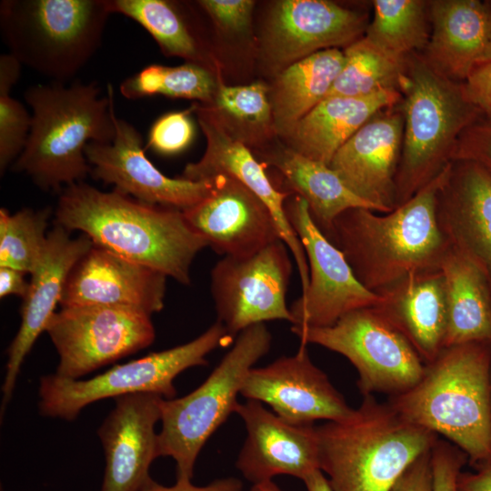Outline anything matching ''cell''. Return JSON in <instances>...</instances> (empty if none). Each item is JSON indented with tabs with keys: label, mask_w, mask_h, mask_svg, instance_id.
Instances as JSON below:
<instances>
[{
	"label": "cell",
	"mask_w": 491,
	"mask_h": 491,
	"mask_svg": "<svg viewBox=\"0 0 491 491\" xmlns=\"http://www.w3.org/2000/svg\"><path fill=\"white\" fill-rule=\"evenodd\" d=\"M367 14L327 0H282L266 25L263 51L279 72L316 52L346 47L365 35Z\"/></svg>",
	"instance_id": "9a60e30c"
},
{
	"label": "cell",
	"mask_w": 491,
	"mask_h": 491,
	"mask_svg": "<svg viewBox=\"0 0 491 491\" xmlns=\"http://www.w3.org/2000/svg\"><path fill=\"white\" fill-rule=\"evenodd\" d=\"M115 135L112 143H89L85 149L90 174L105 184L142 203L184 211L207 197L212 179L191 181L171 178L147 158L136 128L114 114Z\"/></svg>",
	"instance_id": "5bb4252c"
},
{
	"label": "cell",
	"mask_w": 491,
	"mask_h": 491,
	"mask_svg": "<svg viewBox=\"0 0 491 491\" xmlns=\"http://www.w3.org/2000/svg\"><path fill=\"white\" fill-rule=\"evenodd\" d=\"M270 88L262 82L226 85L218 75L217 86L206 110L235 139L246 145H259L276 133Z\"/></svg>",
	"instance_id": "1f68e13d"
},
{
	"label": "cell",
	"mask_w": 491,
	"mask_h": 491,
	"mask_svg": "<svg viewBox=\"0 0 491 491\" xmlns=\"http://www.w3.org/2000/svg\"><path fill=\"white\" fill-rule=\"evenodd\" d=\"M50 208H24L13 215L0 209V266L32 274L46 246Z\"/></svg>",
	"instance_id": "d590c367"
},
{
	"label": "cell",
	"mask_w": 491,
	"mask_h": 491,
	"mask_svg": "<svg viewBox=\"0 0 491 491\" xmlns=\"http://www.w3.org/2000/svg\"><path fill=\"white\" fill-rule=\"evenodd\" d=\"M272 336L265 323L243 330L231 349L196 389L161 405L158 457L171 456L176 478L191 479L195 460L213 433L235 413L247 373L266 356Z\"/></svg>",
	"instance_id": "ba28073f"
},
{
	"label": "cell",
	"mask_w": 491,
	"mask_h": 491,
	"mask_svg": "<svg viewBox=\"0 0 491 491\" xmlns=\"http://www.w3.org/2000/svg\"><path fill=\"white\" fill-rule=\"evenodd\" d=\"M21 63L10 53L0 55V171L3 174L25 145L31 116L9 94L20 76Z\"/></svg>",
	"instance_id": "8d00e7d4"
},
{
	"label": "cell",
	"mask_w": 491,
	"mask_h": 491,
	"mask_svg": "<svg viewBox=\"0 0 491 491\" xmlns=\"http://www.w3.org/2000/svg\"><path fill=\"white\" fill-rule=\"evenodd\" d=\"M166 278L94 245L69 273L60 305L124 306L151 316L164 308Z\"/></svg>",
	"instance_id": "44dd1931"
},
{
	"label": "cell",
	"mask_w": 491,
	"mask_h": 491,
	"mask_svg": "<svg viewBox=\"0 0 491 491\" xmlns=\"http://www.w3.org/2000/svg\"><path fill=\"white\" fill-rule=\"evenodd\" d=\"M365 36L398 57L423 53L431 32L426 0H374Z\"/></svg>",
	"instance_id": "836d02e7"
},
{
	"label": "cell",
	"mask_w": 491,
	"mask_h": 491,
	"mask_svg": "<svg viewBox=\"0 0 491 491\" xmlns=\"http://www.w3.org/2000/svg\"><path fill=\"white\" fill-rule=\"evenodd\" d=\"M440 270L445 280L447 306L444 347L491 343V285L485 274L452 247Z\"/></svg>",
	"instance_id": "f1b7e54d"
},
{
	"label": "cell",
	"mask_w": 491,
	"mask_h": 491,
	"mask_svg": "<svg viewBox=\"0 0 491 491\" xmlns=\"http://www.w3.org/2000/svg\"><path fill=\"white\" fill-rule=\"evenodd\" d=\"M193 108L168 112L152 125L145 147L161 155H175L186 149L195 137V125L190 116Z\"/></svg>",
	"instance_id": "74e56055"
},
{
	"label": "cell",
	"mask_w": 491,
	"mask_h": 491,
	"mask_svg": "<svg viewBox=\"0 0 491 491\" xmlns=\"http://www.w3.org/2000/svg\"><path fill=\"white\" fill-rule=\"evenodd\" d=\"M291 251L277 240L245 256H224L211 271L217 321L234 339L247 327L273 320L292 323L286 293Z\"/></svg>",
	"instance_id": "7c38bea8"
},
{
	"label": "cell",
	"mask_w": 491,
	"mask_h": 491,
	"mask_svg": "<svg viewBox=\"0 0 491 491\" xmlns=\"http://www.w3.org/2000/svg\"><path fill=\"white\" fill-rule=\"evenodd\" d=\"M109 0H4L3 39L21 65L65 84L98 50Z\"/></svg>",
	"instance_id": "52a82bcc"
},
{
	"label": "cell",
	"mask_w": 491,
	"mask_h": 491,
	"mask_svg": "<svg viewBox=\"0 0 491 491\" xmlns=\"http://www.w3.org/2000/svg\"><path fill=\"white\" fill-rule=\"evenodd\" d=\"M210 179L211 194L183 211L209 246L224 256H245L281 240L271 211L248 187L225 174Z\"/></svg>",
	"instance_id": "e0dca14e"
},
{
	"label": "cell",
	"mask_w": 491,
	"mask_h": 491,
	"mask_svg": "<svg viewBox=\"0 0 491 491\" xmlns=\"http://www.w3.org/2000/svg\"><path fill=\"white\" fill-rule=\"evenodd\" d=\"M285 210L309 268L307 289L289 307L292 326H329L349 312L376 306L379 296L356 279L344 254L313 221L306 202L293 195Z\"/></svg>",
	"instance_id": "4fadbf2b"
},
{
	"label": "cell",
	"mask_w": 491,
	"mask_h": 491,
	"mask_svg": "<svg viewBox=\"0 0 491 491\" xmlns=\"http://www.w3.org/2000/svg\"><path fill=\"white\" fill-rule=\"evenodd\" d=\"M431 449L418 456L389 491H431Z\"/></svg>",
	"instance_id": "7bdbcfd3"
},
{
	"label": "cell",
	"mask_w": 491,
	"mask_h": 491,
	"mask_svg": "<svg viewBox=\"0 0 491 491\" xmlns=\"http://www.w3.org/2000/svg\"><path fill=\"white\" fill-rule=\"evenodd\" d=\"M302 345L315 344L349 360L366 396L401 394L423 376L425 364L406 340L373 306L354 310L325 327L291 326Z\"/></svg>",
	"instance_id": "30bf717a"
},
{
	"label": "cell",
	"mask_w": 491,
	"mask_h": 491,
	"mask_svg": "<svg viewBox=\"0 0 491 491\" xmlns=\"http://www.w3.org/2000/svg\"><path fill=\"white\" fill-rule=\"evenodd\" d=\"M219 321L188 343L147 355L90 379H68L55 375L40 378L39 411L50 417L72 421L87 405L108 397L155 393L165 399L176 395L175 378L189 367L207 365L205 356L233 342Z\"/></svg>",
	"instance_id": "9c48e42d"
},
{
	"label": "cell",
	"mask_w": 491,
	"mask_h": 491,
	"mask_svg": "<svg viewBox=\"0 0 491 491\" xmlns=\"http://www.w3.org/2000/svg\"><path fill=\"white\" fill-rule=\"evenodd\" d=\"M373 307L411 344L424 364L444 348L447 326L441 270L408 276L377 294Z\"/></svg>",
	"instance_id": "d4e9b609"
},
{
	"label": "cell",
	"mask_w": 491,
	"mask_h": 491,
	"mask_svg": "<svg viewBox=\"0 0 491 491\" xmlns=\"http://www.w3.org/2000/svg\"><path fill=\"white\" fill-rule=\"evenodd\" d=\"M458 491H491V463L475 468L474 472H461Z\"/></svg>",
	"instance_id": "bcb514c9"
},
{
	"label": "cell",
	"mask_w": 491,
	"mask_h": 491,
	"mask_svg": "<svg viewBox=\"0 0 491 491\" xmlns=\"http://www.w3.org/2000/svg\"><path fill=\"white\" fill-rule=\"evenodd\" d=\"M402 101L398 91L368 96H328L294 127L288 147L329 165L337 150L378 112Z\"/></svg>",
	"instance_id": "4316f807"
},
{
	"label": "cell",
	"mask_w": 491,
	"mask_h": 491,
	"mask_svg": "<svg viewBox=\"0 0 491 491\" xmlns=\"http://www.w3.org/2000/svg\"><path fill=\"white\" fill-rule=\"evenodd\" d=\"M491 343L444 347L410 389L387 403L406 420L444 436L475 468L491 463Z\"/></svg>",
	"instance_id": "277c9868"
},
{
	"label": "cell",
	"mask_w": 491,
	"mask_h": 491,
	"mask_svg": "<svg viewBox=\"0 0 491 491\" xmlns=\"http://www.w3.org/2000/svg\"><path fill=\"white\" fill-rule=\"evenodd\" d=\"M260 161L281 175L285 192L303 198L310 215L326 235L335 219L352 208L377 212L376 207L354 194L327 165L304 156L290 147L265 151Z\"/></svg>",
	"instance_id": "83f0119b"
},
{
	"label": "cell",
	"mask_w": 491,
	"mask_h": 491,
	"mask_svg": "<svg viewBox=\"0 0 491 491\" xmlns=\"http://www.w3.org/2000/svg\"><path fill=\"white\" fill-rule=\"evenodd\" d=\"M431 32L423 56L446 77L464 83L491 38V0H429Z\"/></svg>",
	"instance_id": "484cf974"
},
{
	"label": "cell",
	"mask_w": 491,
	"mask_h": 491,
	"mask_svg": "<svg viewBox=\"0 0 491 491\" xmlns=\"http://www.w3.org/2000/svg\"><path fill=\"white\" fill-rule=\"evenodd\" d=\"M242 482L235 477L220 478L203 486L193 485L191 479L176 478L174 486H165L149 476L140 491H242Z\"/></svg>",
	"instance_id": "ee69618b"
},
{
	"label": "cell",
	"mask_w": 491,
	"mask_h": 491,
	"mask_svg": "<svg viewBox=\"0 0 491 491\" xmlns=\"http://www.w3.org/2000/svg\"><path fill=\"white\" fill-rule=\"evenodd\" d=\"M206 140L203 156L185 165L183 178L205 181L216 175H230L248 187L271 211L281 240L291 251L299 274L302 293L309 284V268L300 240L293 230L285 210L289 194L280 191L266 173V165L256 158L247 145L232 137L218 121L198 104L192 106Z\"/></svg>",
	"instance_id": "ac0fdd59"
},
{
	"label": "cell",
	"mask_w": 491,
	"mask_h": 491,
	"mask_svg": "<svg viewBox=\"0 0 491 491\" xmlns=\"http://www.w3.org/2000/svg\"><path fill=\"white\" fill-rule=\"evenodd\" d=\"M56 225L79 230L96 246L188 285L196 255L206 240L183 211L142 203L117 190L103 192L83 182L62 191Z\"/></svg>",
	"instance_id": "6da1fadb"
},
{
	"label": "cell",
	"mask_w": 491,
	"mask_h": 491,
	"mask_svg": "<svg viewBox=\"0 0 491 491\" xmlns=\"http://www.w3.org/2000/svg\"><path fill=\"white\" fill-rule=\"evenodd\" d=\"M436 215L450 246L491 285V173L473 161L451 162L437 194Z\"/></svg>",
	"instance_id": "cb8c5ba5"
},
{
	"label": "cell",
	"mask_w": 491,
	"mask_h": 491,
	"mask_svg": "<svg viewBox=\"0 0 491 491\" xmlns=\"http://www.w3.org/2000/svg\"><path fill=\"white\" fill-rule=\"evenodd\" d=\"M115 399L97 431L105 460L101 491H140L158 457L155 426L161 419L164 397L135 393Z\"/></svg>",
	"instance_id": "7402d4cb"
},
{
	"label": "cell",
	"mask_w": 491,
	"mask_h": 491,
	"mask_svg": "<svg viewBox=\"0 0 491 491\" xmlns=\"http://www.w3.org/2000/svg\"><path fill=\"white\" fill-rule=\"evenodd\" d=\"M489 418H490V430H491V366L489 374Z\"/></svg>",
	"instance_id": "f907efd6"
},
{
	"label": "cell",
	"mask_w": 491,
	"mask_h": 491,
	"mask_svg": "<svg viewBox=\"0 0 491 491\" xmlns=\"http://www.w3.org/2000/svg\"><path fill=\"white\" fill-rule=\"evenodd\" d=\"M235 413L244 421L247 434L235 466L253 485L278 475L303 480L320 469L314 425L289 424L252 399L238 402Z\"/></svg>",
	"instance_id": "ffe728a7"
},
{
	"label": "cell",
	"mask_w": 491,
	"mask_h": 491,
	"mask_svg": "<svg viewBox=\"0 0 491 491\" xmlns=\"http://www.w3.org/2000/svg\"><path fill=\"white\" fill-rule=\"evenodd\" d=\"M307 491H334L328 479L320 470H315L302 480Z\"/></svg>",
	"instance_id": "7dc6e473"
},
{
	"label": "cell",
	"mask_w": 491,
	"mask_h": 491,
	"mask_svg": "<svg viewBox=\"0 0 491 491\" xmlns=\"http://www.w3.org/2000/svg\"><path fill=\"white\" fill-rule=\"evenodd\" d=\"M25 274L18 269L1 266L0 267V296L5 297L10 295L21 296L23 299L26 296L30 282L25 280Z\"/></svg>",
	"instance_id": "f6af8a7d"
},
{
	"label": "cell",
	"mask_w": 491,
	"mask_h": 491,
	"mask_svg": "<svg viewBox=\"0 0 491 491\" xmlns=\"http://www.w3.org/2000/svg\"><path fill=\"white\" fill-rule=\"evenodd\" d=\"M480 62H489L491 63V38L489 40V43L480 59Z\"/></svg>",
	"instance_id": "681fc988"
},
{
	"label": "cell",
	"mask_w": 491,
	"mask_h": 491,
	"mask_svg": "<svg viewBox=\"0 0 491 491\" xmlns=\"http://www.w3.org/2000/svg\"><path fill=\"white\" fill-rule=\"evenodd\" d=\"M240 394L266 403L274 413L293 425H314L316 420L340 421L354 412L326 373L310 359L306 345L247 373Z\"/></svg>",
	"instance_id": "2e32d148"
},
{
	"label": "cell",
	"mask_w": 491,
	"mask_h": 491,
	"mask_svg": "<svg viewBox=\"0 0 491 491\" xmlns=\"http://www.w3.org/2000/svg\"><path fill=\"white\" fill-rule=\"evenodd\" d=\"M100 93L94 82L29 87L25 99L33 112L30 132L12 169L45 191L81 183L91 172L85 146L112 143L115 135L112 85L107 95Z\"/></svg>",
	"instance_id": "3957f363"
},
{
	"label": "cell",
	"mask_w": 491,
	"mask_h": 491,
	"mask_svg": "<svg viewBox=\"0 0 491 491\" xmlns=\"http://www.w3.org/2000/svg\"><path fill=\"white\" fill-rule=\"evenodd\" d=\"M218 75L215 76L212 69L195 63L186 62L178 66L150 65L125 78L120 85V92L127 99L163 95L208 105L214 98Z\"/></svg>",
	"instance_id": "e575fe53"
},
{
	"label": "cell",
	"mask_w": 491,
	"mask_h": 491,
	"mask_svg": "<svg viewBox=\"0 0 491 491\" xmlns=\"http://www.w3.org/2000/svg\"><path fill=\"white\" fill-rule=\"evenodd\" d=\"M466 461L459 447L438 438L431 448V491H458V477Z\"/></svg>",
	"instance_id": "f35d334b"
},
{
	"label": "cell",
	"mask_w": 491,
	"mask_h": 491,
	"mask_svg": "<svg viewBox=\"0 0 491 491\" xmlns=\"http://www.w3.org/2000/svg\"><path fill=\"white\" fill-rule=\"evenodd\" d=\"M473 161L491 173V123L483 119L459 137L451 161Z\"/></svg>",
	"instance_id": "60d3db41"
},
{
	"label": "cell",
	"mask_w": 491,
	"mask_h": 491,
	"mask_svg": "<svg viewBox=\"0 0 491 491\" xmlns=\"http://www.w3.org/2000/svg\"><path fill=\"white\" fill-rule=\"evenodd\" d=\"M470 101L491 123V63H477L464 82Z\"/></svg>",
	"instance_id": "b9f144b4"
},
{
	"label": "cell",
	"mask_w": 491,
	"mask_h": 491,
	"mask_svg": "<svg viewBox=\"0 0 491 491\" xmlns=\"http://www.w3.org/2000/svg\"><path fill=\"white\" fill-rule=\"evenodd\" d=\"M320 470L334 491H389L438 436L366 396L350 416L316 426Z\"/></svg>",
	"instance_id": "5b68a950"
},
{
	"label": "cell",
	"mask_w": 491,
	"mask_h": 491,
	"mask_svg": "<svg viewBox=\"0 0 491 491\" xmlns=\"http://www.w3.org/2000/svg\"><path fill=\"white\" fill-rule=\"evenodd\" d=\"M93 246L85 235L72 238L69 231L58 225L48 232L45 253L31 274L29 289L23 299L20 327L7 350L2 415L12 397L24 359L60 304L69 273Z\"/></svg>",
	"instance_id": "603a6c76"
},
{
	"label": "cell",
	"mask_w": 491,
	"mask_h": 491,
	"mask_svg": "<svg viewBox=\"0 0 491 491\" xmlns=\"http://www.w3.org/2000/svg\"><path fill=\"white\" fill-rule=\"evenodd\" d=\"M343 52V67L326 97H359L385 91L400 92L407 56L391 55L365 35L345 47Z\"/></svg>",
	"instance_id": "d6a6232c"
},
{
	"label": "cell",
	"mask_w": 491,
	"mask_h": 491,
	"mask_svg": "<svg viewBox=\"0 0 491 491\" xmlns=\"http://www.w3.org/2000/svg\"><path fill=\"white\" fill-rule=\"evenodd\" d=\"M250 491H282L272 480L254 484Z\"/></svg>",
	"instance_id": "c3c4849f"
},
{
	"label": "cell",
	"mask_w": 491,
	"mask_h": 491,
	"mask_svg": "<svg viewBox=\"0 0 491 491\" xmlns=\"http://www.w3.org/2000/svg\"><path fill=\"white\" fill-rule=\"evenodd\" d=\"M45 332L58 356L55 375L80 379L97 368L149 346L155 331L151 316L124 306L63 307Z\"/></svg>",
	"instance_id": "8fae6325"
},
{
	"label": "cell",
	"mask_w": 491,
	"mask_h": 491,
	"mask_svg": "<svg viewBox=\"0 0 491 491\" xmlns=\"http://www.w3.org/2000/svg\"><path fill=\"white\" fill-rule=\"evenodd\" d=\"M112 14L124 15L143 26L162 53L211 69L212 59L177 5L165 0H109Z\"/></svg>",
	"instance_id": "4dcf8cb0"
},
{
	"label": "cell",
	"mask_w": 491,
	"mask_h": 491,
	"mask_svg": "<svg viewBox=\"0 0 491 491\" xmlns=\"http://www.w3.org/2000/svg\"><path fill=\"white\" fill-rule=\"evenodd\" d=\"M404 124L401 102L378 112L337 150L329 164L354 194L379 213L396 207V177Z\"/></svg>",
	"instance_id": "d6986e66"
},
{
	"label": "cell",
	"mask_w": 491,
	"mask_h": 491,
	"mask_svg": "<svg viewBox=\"0 0 491 491\" xmlns=\"http://www.w3.org/2000/svg\"><path fill=\"white\" fill-rule=\"evenodd\" d=\"M345 62L330 48L306 56L278 72L269 99L276 133L287 137L296 125L328 95Z\"/></svg>",
	"instance_id": "f546056e"
},
{
	"label": "cell",
	"mask_w": 491,
	"mask_h": 491,
	"mask_svg": "<svg viewBox=\"0 0 491 491\" xmlns=\"http://www.w3.org/2000/svg\"><path fill=\"white\" fill-rule=\"evenodd\" d=\"M220 29L242 32L250 25L255 2L251 0H201L196 2Z\"/></svg>",
	"instance_id": "ab89813d"
},
{
	"label": "cell",
	"mask_w": 491,
	"mask_h": 491,
	"mask_svg": "<svg viewBox=\"0 0 491 491\" xmlns=\"http://www.w3.org/2000/svg\"><path fill=\"white\" fill-rule=\"evenodd\" d=\"M400 93L405 124L396 177V207L452 162L460 135L484 119L464 83L441 74L421 53L407 55Z\"/></svg>",
	"instance_id": "8992f818"
},
{
	"label": "cell",
	"mask_w": 491,
	"mask_h": 491,
	"mask_svg": "<svg viewBox=\"0 0 491 491\" xmlns=\"http://www.w3.org/2000/svg\"><path fill=\"white\" fill-rule=\"evenodd\" d=\"M450 165L389 213L352 208L333 222L325 235L367 290L377 295L408 276L440 270L451 246L438 225L436 205Z\"/></svg>",
	"instance_id": "7a4b0ae2"
}]
</instances>
